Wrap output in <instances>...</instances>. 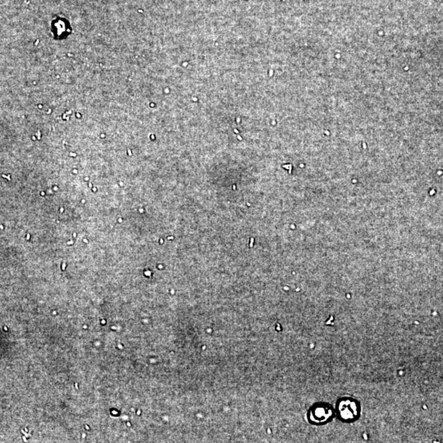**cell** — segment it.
Instances as JSON below:
<instances>
[{"mask_svg": "<svg viewBox=\"0 0 443 443\" xmlns=\"http://www.w3.org/2000/svg\"><path fill=\"white\" fill-rule=\"evenodd\" d=\"M339 412L344 420H352L357 415L356 405L353 401H343L339 405Z\"/></svg>", "mask_w": 443, "mask_h": 443, "instance_id": "6da1fadb", "label": "cell"}]
</instances>
